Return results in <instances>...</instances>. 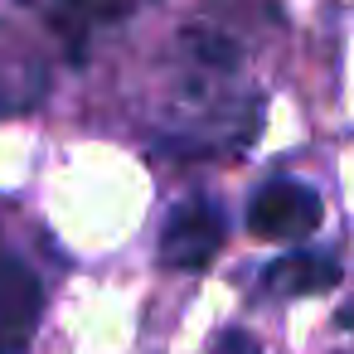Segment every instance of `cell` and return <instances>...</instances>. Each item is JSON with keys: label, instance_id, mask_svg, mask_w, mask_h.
<instances>
[{"label": "cell", "instance_id": "cell-2", "mask_svg": "<svg viewBox=\"0 0 354 354\" xmlns=\"http://www.w3.org/2000/svg\"><path fill=\"white\" fill-rule=\"evenodd\" d=\"M223 248V209L209 194H194L175 204V214L160 228V262L175 272H204Z\"/></svg>", "mask_w": 354, "mask_h": 354}, {"label": "cell", "instance_id": "cell-8", "mask_svg": "<svg viewBox=\"0 0 354 354\" xmlns=\"http://www.w3.org/2000/svg\"><path fill=\"white\" fill-rule=\"evenodd\" d=\"M339 325H344V330H354V301H349V306L339 310Z\"/></svg>", "mask_w": 354, "mask_h": 354}, {"label": "cell", "instance_id": "cell-3", "mask_svg": "<svg viewBox=\"0 0 354 354\" xmlns=\"http://www.w3.org/2000/svg\"><path fill=\"white\" fill-rule=\"evenodd\" d=\"M39 310H44L39 277L10 248H0V354H20L30 344Z\"/></svg>", "mask_w": 354, "mask_h": 354}, {"label": "cell", "instance_id": "cell-5", "mask_svg": "<svg viewBox=\"0 0 354 354\" xmlns=\"http://www.w3.org/2000/svg\"><path fill=\"white\" fill-rule=\"evenodd\" d=\"M185 49L204 64V68H228L238 54H233V39L228 35H214V30H204V25H194V30H185Z\"/></svg>", "mask_w": 354, "mask_h": 354}, {"label": "cell", "instance_id": "cell-4", "mask_svg": "<svg viewBox=\"0 0 354 354\" xmlns=\"http://www.w3.org/2000/svg\"><path fill=\"white\" fill-rule=\"evenodd\" d=\"M335 281H339V262L325 252H286L262 272V286L272 296H315L330 291Z\"/></svg>", "mask_w": 354, "mask_h": 354}, {"label": "cell", "instance_id": "cell-7", "mask_svg": "<svg viewBox=\"0 0 354 354\" xmlns=\"http://www.w3.org/2000/svg\"><path fill=\"white\" fill-rule=\"evenodd\" d=\"M218 349H223V354H257V339L243 335V330H228V335L218 339Z\"/></svg>", "mask_w": 354, "mask_h": 354}, {"label": "cell", "instance_id": "cell-1", "mask_svg": "<svg viewBox=\"0 0 354 354\" xmlns=\"http://www.w3.org/2000/svg\"><path fill=\"white\" fill-rule=\"evenodd\" d=\"M325 209H320V194L301 180H267L252 204H248V233L252 238H267V243H306L315 228H320Z\"/></svg>", "mask_w": 354, "mask_h": 354}, {"label": "cell", "instance_id": "cell-6", "mask_svg": "<svg viewBox=\"0 0 354 354\" xmlns=\"http://www.w3.org/2000/svg\"><path fill=\"white\" fill-rule=\"evenodd\" d=\"M131 6H141V0H59V10H68L78 20H122V15H131Z\"/></svg>", "mask_w": 354, "mask_h": 354}]
</instances>
